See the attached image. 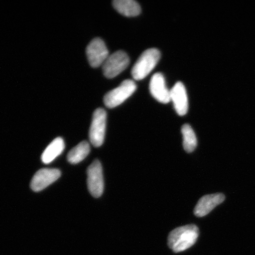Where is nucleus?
<instances>
[{
  "label": "nucleus",
  "instance_id": "nucleus-3",
  "mask_svg": "<svg viewBox=\"0 0 255 255\" xmlns=\"http://www.w3.org/2000/svg\"><path fill=\"white\" fill-rule=\"evenodd\" d=\"M136 89L134 81L127 79L121 83L119 87L113 89L105 95L104 103L108 108H114L119 106L127 100Z\"/></svg>",
  "mask_w": 255,
  "mask_h": 255
},
{
  "label": "nucleus",
  "instance_id": "nucleus-14",
  "mask_svg": "<svg viewBox=\"0 0 255 255\" xmlns=\"http://www.w3.org/2000/svg\"><path fill=\"white\" fill-rule=\"evenodd\" d=\"M91 148L87 141H82L69 151L68 155V160L72 164L79 163L87 157Z\"/></svg>",
  "mask_w": 255,
  "mask_h": 255
},
{
  "label": "nucleus",
  "instance_id": "nucleus-9",
  "mask_svg": "<svg viewBox=\"0 0 255 255\" xmlns=\"http://www.w3.org/2000/svg\"><path fill=\"white\" fill-rule=\"evenodd\" d=\"M149 91L159 103L165 104L171 101L170 90L167 88L164 76L161 73H155L152 76L149 83Z\"/></svg>",
  "mask_w": 255,
  "mask_h": 255
},
{
  "label": "nucleus",
  "instance_id": "nucleus-1",
  "mask_svg": "<svg viewBox=\"0 0 255 255\" xmlns=\"http://www.w3.org/2000/svg\"><path fill=\"white\" fill-rule=\"evenodd\" d=\"M199 235V229L194 225L177 228L169 234L168 247L175 253L186 251L196 243Z\"/></svg>",
  "mask_w": 255,
  "mask_h": 255
},
{
  "label": "nucleus",
  "instance_id": "nucleus-5",
  "mask_svg": "<svg viewBox=\"0 0 255 255\" xmlns=\"http://www.w3.org/2000/svg\"><path fill=\"white\" fill-rule=\"evenodd\" d=\"M107 113L103 108H98L93 114L89 130V139L92 145L99 147L103 144L106 129Z\"/></svg>",
  "mask_w": 255,
  "mask_h": 255
},
{
  "label": "nucleus",
  "instance_id": "nucleus-12",
  "mask_svg": "<svg viewBox=\"0 0 255 255\" xmlns=\"http://www.w3.org/2000/svg\"><path fill=\"white\" fill-rule=\"evenodd\" d=\"M113 6L119 13L126 17H135L141 12V7L133 0H115Z\"/></svg>",
  "mask_w": 255,
  "mask_h": 255
},
{
  "label": "nucleus",
  "instance_id": "nucleus-15",
  "mask_svg": "<svg viewBox=\"0 0 255 255\" xmlns=\"http://www.w3.org/2000/svg\"><path fill=\"white\" fill-rule=\"evenodd\" d=\"M183 136V147L187 152H193L196 148L197 141L195 133L189 124H184L181 127Z\"/></svg>",
  "mask_w": 255,
  "mask_h": 255
},
{
  "label": "nucleus",
  "instance_id": "nucleus-7",
  "mask_svg": "<svg viewBox=\"0 0 255 255\" xmlns=\"http://www.w3.org/2000/svg\"><path fill=\"white\" fill-rule=\"evenodd\" d=\"M87 55L90 65L92 68H97L103 65L109 56V52L104 41L100 38H96L87 46Z\"/></svg>",
  "mask_w": 255,
  "mask_h": 255
},
{
  "label": "nucleus",
  "instance_id": "nucleus-10",
  "mask_svg": "<svg viewBox=\"0 0 255 255\" xmlns=\"http://www.w3.org/2000/svg\"><path fill=\"white\" fill-rule=\"evenodd\" d=\"M225 200L222 193H216L206 195L201 198L194 210V215L202 218L208 215L216 206L221 205Z\"/></svg>",
  "mask_w": 255,
  "mask_h": 255
},
{
  "label": "nucleus",
  "instance_id": "nucleus-4",
  "mask_svg": "<svg viewBox=\"0 0 255 255\" xmlns=\"http://www.w3.org/2000/svg\"><path fill=\"white\" fill-rule=\"evenodd\" d=\"M129 58L124 51L120 50L108 56L103 65L105 77L112 79L126 70L129 64Z\"/></svg>",
  "mask_w": 255,
  "mask_h": 255
},
{
  "label": "nucleus",
  "instance_id": "nucleus-2",
  "mask_svg": "<svg viewBox=\"0 0 255 255\" xmlns=\"http://www.w3.org/2000/svg\"><path fill=\"white\" fill-rule=\"evenodd\" d=\"M160 57V52L157 49L153 48L144 51L132 69L133 79L140 81L146 78L155 68Z\"/></svg>",
  "mask_w": 255,
  "mask_h": 255
},
{
  "label": "nucleus",
  "instance_id": "nucleus-6",
  "mask_svg": "<svg viewBox=\"0 0 255 255\" xmlns=\"http://www.w3.org/2000/svg\"><path fill=\"white\" fill-rule=\"evenodd\" d=\"M88 187L89 192L98 198L104 192V183L103 167L100 161L95 160L87 170Z\"/></svg>",
  "mask_w": 255,
  "mask_h": 255
},
{
  "label": "nucleus",
  "instance_id": "nucleus-8",
  "mask_svg": "<svg viewBox=\"0 0 255 255\" xmlns=\"http://www.w3.org/2000/svg\"><path fill=\"white\" fill-rule=\"evenodd\" d=\"M61 175L57 169L43 168L38 171L32 178L31 189L36 192L45 189L55 182Z\"/></svg>",
  "mask_w": 255,
  "mask_h": 255
},
{
  "label": "nucleus",
  "instance_id": "nucleus-11",
  "mask_svg": "<svg viewBox=\"0 0 255 255\" xmlns=\"http://www.w3.org/2000/svg\"><path fill=\"white\" fill-rule=\"evenodd\" d=\"M171 101H173L177 113L180 116H185L189 108V103L186 88L182 83L178 82L170 90Z\"/></svg>",
  "mask_w": 255,
  "mask_h": 255
},
{
  "label": "nucleus",
  "instance_id": "nucleus-13",
  "mask_svg": "<svg viewBox=\"0 0 255 255\" xmlns=\"http://www.w3.org/2000/svg\"><path fill=\"white\" fill-rule=\"evenodd\" d=\"M65 147V142L62 138L59 137L54 139L44 151L41 155V160L44 164L50 163L62 154Z\"/></svg>",
  "mask_w": 255,
  "mask_h": 255
}]
</instances>
